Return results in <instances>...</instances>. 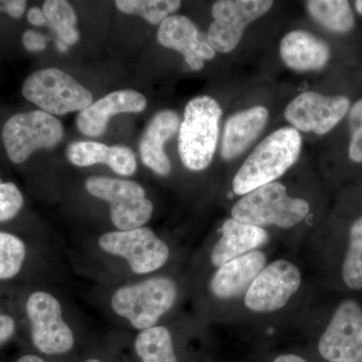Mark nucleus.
<instances>
[{"label":"nucleus","mask_w":362,"mask_h":362,"mask_svg":"<svg viewBox=\"0 0 362 362\" xmlns=\"http://www.w3.org/2000/svg\"><path fill=\"white\" fill-rule=\"evenodd\" d=\"M134 347L141 362H178L173 337L164 326L142 330L136 337Z\"/></svg>","instance_id":"5701e85b"},{"label":"nucleus","mask_w":362,"mask_h":362,"mask_svg":"<svg viewBox=\"0 0 362 362\" xmlns=\"http://www.w3.org/2000/svg\"><path fill=\"white\" fill-rule=\"evenodd\" d=\"M16 362H45L42 361L40 357L37 356H33V354H28V356H25L21 357L20 359H18Z\"/></svg>","instance_id":"f704fd0d"},{"label":"nucleus","mask_w":362,"mask_h":362,"mask_svg":"<svg viewBox=\"0 0 362 362\" xmlns=\"http://www.w3.org/2000/svg\"><path fill=\"white\" fill-rule=\"evenodd\" d=\"M310 211L308 202L287 194L282 183L271 182L252 190L235 202L233 218L255 226H276L290 228Z\"/></svg>","instance_id":"7ed1b4c3"},{"label":"nucleus","mask_w":362,"mask_h":362,"mask_svg":"<svg viewBox=\"0 0 362 362\" xmlns=\"http://www.w3.org/2000/svg\"><path fill=\"white\" fill-rule=\"evenodd\" d=\"M28 21L30 25L35 26H42L47 25V18L44 13V11L40 9V7H32L28 11Z\"/></svg>","instance_id":"473e14b6"},{"label":"nucleus","mask_w":362,"mask_h":362,"mask_svg":"<svg viewBox=\"0 0 362 362\" xmlns=\"http://www.w3.org/2000/svg\"><path fill=\"white\" fill-rule=\"evenodd\" d=\"M28 101L51 115L83 111L93 103V95L66 71L44 69L32 74L23 85Z\"/></svg>","instance_id":"39448f33"},{"label":"nucleus","mask_w":362,"mask_h":362,"mask_svg":"<svg viewBox=\"0 0 362 362\" xmlns=\"http://www.w3.org/2000/svg\"><path fill=\"white\" fill-rule=\"evenodd\" d=\"M302 148V137L293 127L271 133L256 147L233 180V192L246 195L259 187L274 182L294 165Z\"/></svg>","instance_id":"f257e3e1"},{"label":"nucleus","mask_w":362,"mask_h":362,"mask_svg":"<svg viewBox=\"0 0 362 362\" xmlns=\"http://www.w3.org/2000/svg\"><path fill=\"white\" fill-rule=\"evenodd\" d=\"M329 362H362V309L356 301L340 304L319 341Z\"/></svg>","instance_id":"9b49d317"},{"label":"nucleus","mask_w":362,"mask_h":362,"mask_svg":"<svg viewBox=\"0 0 362 362\" xmlns=\"http://www.w3.org/2000/svg\"><path fill=\"white\" fill-rule=\"evenodd\" d=\"M98 243L103 251L125 259L131 270L139 275L158 270L169 258L168 245L143 226L104 233Z\"/></svg>","instance_id":"6e6552de"},{"label":"nucleus","mask_w":362,"mask_h":362,"mask_svg":"<svg viewBox=\"0 0 362 362\" xmlns=\"http://www.w3.org/2000/svg\"><path fill=\"white\" fill-rule=\"evenodd\" d=\"M63 137L62 123L42 110L16 114L2 129L7 156L16 164L23 163L37 150L54 148Z\"/></svg>","instance_id":"423d86ee"},{"label":"nucleus","mask_w":362,"mask_h":362,"mask_svg":"<svg viewBox=\"0 0 362 362\" xmlns=\"http://www.w3.org/2000/svg\"><path fill=\"white\" fill-rule=\"evenodd\" d=\"M221 115V107L214 98L199 96L188 102L178 130V152L189 170H204L213 161Z\"/></svg>","instance_id":"f03ea898"},{"label":"nucleus","mask_w":362,"mask_h":362,"mask_svg":"<svg viewBox=\"0 0 362 362\" xmlns=\"http://www.w3.org/2000/svg\"><path fill=\"white\" fill-rule=\"evenodd\" d=\"M26 255L25 243L11 233L0 232V280L18 275Z\"/></svg>","instance_id":"bb28decb"},{"label":"nucleus","mask_w":362,"mask_h":362,"mask_svg":"<svg viewBox=\"0 0 362 362\" xmlns=\"http://www.w3.org/2000/svg\"><path fill=\"white\" fill-rule=\"evenodd\" d=\"M157 40L166 49L181 52L187 65L194 71H201L204 62L216 57V51L194 21L180 14L168 16L162 21L157 33Z\"/></svg>","instance_id":"4468645a"},{"label":"nucleus","mask_w":362,"mask_h":362,"mask_svg":"<svg viewBox=\"0 0 362 362\" xmlns=\"http://www.w3.org/2000/svg\"><path fill=\"white\" fill-rule=\"evenodd\" d=\"M221 232L223 235L211 252V262L218 268L230 259L252 252L268 240V233L264 228L240 223L235 218L226 220Z\"/></svg>","instance_id":"412c9836"},{"label":"nucleus","mask_w":362,"mask_h":362,"mask_svg":"<svg viewBox=\"0 0 362 362\" xmlns=\"http://www.w3.org/2000/svg\"><path fill=\"white\" fill-rule=\"evenodd\" d=\"M146 106V98L141 93L134 90H115L80 112L78 129L88 137H99L106 131L111 117L122 113H140Z\"/></svg>","instance_id":"2eb2a0df"},{"label":"nucleus","mask_w":362,"mask_h":362,"mask_svg":"<svg viewBox=\"0 0 362 362\" xmlns=\"http://www.w3.org/2000/svg\"><path fill=\"white\" fill-rule=\"evenodd\" d=\"M342 277L350 289H362V218H357L350 228L349 246L343 263Z\"/></svg>","instance_id":"a878e982"},{"label":"nucleus","mask_w":362,"mask_h":362,"mask_svg":"<svg viewBox=\"0 0 362 362\" xmlns=\"http://www.w3.org/2000/svg\"><path fill=\"white\" fill-rule=\"evenodd\" d=\"M42 11L47 25L58 35L59 40L66 45H75L80 40L76 25L77 16L68 1L47 0L44 2Z\"/></svg>","instance_id":"b1692460"},{"label":"nucleus","mask_w":362,"mask_h":362,"mask_svg":"<svg viewBox=\"0 0 362 362\" xmlns=\"http://www.w3.org/2000/svg\"><path fill=\"white\" fill-rule=\"evenodd\" d=\"M349 109L350 100L347 97L304 92L286 107L284 116L298 131L324 135L342 120Z\"/></svg>","instance_id":"ddd939ff"},{"label":"nucleus","mask_w":362,"mask_h":362,"mask_svg":"<svg viewBox=\"0 0 362 362\" xmlns=\"http://www.w3.org/2000/svg\"><path fill=\"white\" fill-rule=\"evenodd\" d=\"M268 109L255 106L228 119L221 140V154L225 160L237 158L261 135L268 123Z\"/></svg>","instance_id":"a211bd4d"},{"label":"nucleus","mask_w":362,"mask_h":362,"mask_svg":"<svg viewBox=\"0 0 362 362\" xmlns=\"http://www.w3.org/2000/svg\"><path fill=\"white\" fill-rule=\"evenodd\" d=\"M26 314L32 324L33 345L47 356L64 354L73 349L75 338L64 321L62 306L52 294L37 291L28 298Z\"/></svg>","instance_id":"1a4fd4ad"},{"label":"nucleus","mask_w":362,"mask_h":362,"mask_svg":"<svg viewBox=\"0 0 362 362\" xmlns=\"http://www.w3.org/2000/svg\"><path fill=\"white\" fill-rule=\"evenodd\" d=\"M26 4L25 0H0V11H4L13 18H20L25 13Z\"/></svg>","instance_id":"7c9ffc66"},{"label":"nucleus","mask_w":362,"mask_h":362,"mask_svg":"<svg viewBox=\"0 0 362 362\" xmlns=\"http://www.w3.org/2000/svg\"><path fill=\"white\" fill-rule=\"evenodd\" d=\"M68 47L69 45L64 44V42H61V40H58V42H57V49H58L59 52H66L68 51Z\"/></svg>","instance_id":"c9c22d12"},{"label":"nucleus","mask_w":362,"mask_h":362,"mask_svg":"<svg viewBox=\"0 0 362 362\" xmlns=\"http://www.w3.org/2000/svg\"><path fill=\"white\" fill-rule=\"evenodd\" d=\"M350 139L349 158L362 163V99L358 100L349 111Z\"/></svg>","instance_id":"c85d7f7f"},{"label":"nucleus","mask_w":362,"mask_h":362,"mask_svg":"<svg viewBox=\"0 0 362 362\" xmlns=\"http://www.w3.org/2000/svg\"><path fill=\"white\" fill-rule=\"evenodd\" d=\"M274 362H308L302 358V357L294 356V354H284V356H278Z\"/></svg>","instance_id":"72a5a7b5"},{"label":"nucleus","mask_w":362,"mask_h":362,"mask_svg":"<svg viewBox=\"0 0 362 362\" xmlns=\"http://www.w3.org/2000/svg\"><path fill=\"white\" fill-rule=\"evenodd\" d=\"M16 331V322L13 317L0 314V345L11 339Z\"/></svg>","instance_id":"2f4dec72"},{"label":"nucleus","mask_w":362,"mask_h":362,"mask_svg":"<svg viewBox=\"0 0 362 362\" xmlns=\"http://www.w3.org/2000/svg\"><path fill=\"white\" fill-rule=\"evenodd\" d=\"M66 156L74 165L80 168L105 164L123 176L134 175L137 170L134 152L122 145L109 147L99 142H74L66 150Z\"/></svg>","instance_id":"aec40b11"},{"label":"nucleus","mask_w":362,"mask_h":362,"mask_svg":"<svg viewBox=\"0 0 362 362\" xmlns=\"http://www.w3.org/2000/svg\"><path fill=\"white\" fill-rule=\"evenodd\" d=\"M263 252L252 251L220 267L211 281V291L218 299H233L247 293L255 279L265 269Z\"/></svg>","instance_id":"dca6fc26"},{"label":"nucleus","mask_w":362,"mask_h":362,"mask_svg":"<svg viewBox=\"0 0 362 362\" xmlns=\"http://www.w3.org/2000/svg\"><path fill=\"white\" fill-rule=\"evenodd\" d=\"M85 185L90 195L110 204L111 221L119 230L142 228L151 218L153 204L137 182L93 176Z\"/></svg>","instance_id":"0eeeda50"},{"label":"nucleus","mask_w":362,"mask_h":362,"mask_svg":"<svg viewBox=\"0 0 362 362\" xmlns=\"http://www.w3.org/2000/svg\"><path fill=\"white\" fill-rule=\"evenodd\" d=\"M85 362H101V361H98V359H89V361H87Z\"/></svg>","instance_id":"4c0bfd02"},{"label":"nucleus","mask_w":362,"mask_h":362,"mask_svg":"<svg viewBox=\"0 0 362 362\" xmlns=\"http://www.w3.org/2000/svg\"><path fill=\"white\" fill-rule=\"evenodd\" d=\"M23 206V197L18 187L0 180V223L13 220Z\"/></svg>","instance_id":"cd10ccee"},{"label":"nucleus","mask_w":362,"mask_h":362,"mask_svg":"<svg viewBox=\"0 0 362 362\" xmlns=\"http://www.w3.org/2000/svg\"><path fill=\"white\" fill-rule=\"evenodd\" d=\"M47 39L45 35L35 30H26L23 35V47L28 52H39L45 51L47 47Z\"/></svg>","instance_id":"c756f323"},{"label":"nucleus","mask_w":362,"mask_h":362,"mask_svg":"<svg viewBox=\"0 0 362 362\" xmlns=\"http://www.w3.org/2000/svg\"><path fill=\"white\" fill-rule=\"evenodd\" d=\"M177 297L175 283L168 278H150L119 288L111 300L117 315L124 317L136 329L153 327L170 310Z\"/></svg>","instance_id":"20e7f679"},{"label":"nucleus","mask_w":362,"mask_h":362,"mask_svg":"<svg viewBox=\"0 0 362 362\" xmlns=\"http://www.w3.org/2000/svg\"><path fill=\"white\" fill-rule=\"evenodd\" d=\"M354 4H356L357 13L362 16V0H357V1L354 2Z\"/></svg>","instance_id":"e433bc0d"},{"label":"nucleus","mask_w":362,"mask_h":362,"mask_svg":"<svg viewBox=\"0 0 362 362\" xmlns=\"http://www.w3.org/2000/svg\"><path fill=\"white\" fill-rule=\"evenodd\" d=\"M180 117L173 110L158 112L150 120L140 140L141 160L156 175L170 173L171 162L164 150V145L176 134L180 127Z\"/></svg>","instance_id":"f3484780"},{"label":"nucleus","mask_w":362,"mask_h":362,"mask_svg":"<svg viewBox=\"0 0 362 362\" xmlns=\"http://www.w3.org/2000/svg\"><path fill=\"white\" fill-rule=\"evenodd\" d=\"M301 274L296 266L279 259L255 279L245 296V305L257 313L280 310L299 290Z\"/></svg>","instance_id":"f8f14e48"},{"label":"nucleus","mask_w":362,"mask_h":362,"mask_svg":"<svg viewBox=\"0 0 362 362\" xmlns=\"http://www.w3.org/2000/svg\"><path fill=\"white\" fill-rule=\"evenodd\" d=\"M115 4L122 13L141 16L151 25H160L181 6L178 0H118Z\"/></svg>","instance_id":"393cba45"},{"label":"nucleus","mask_w":362,"mask_h":362,"mask_svg":"<svg viewBox=\"0 0 362 362\" xmlns=\"http://www.w3.org/2000/svg\"><path fill=\"white\" fill-rule=\"evenodd\" d=\"M280 56L285 65L292 70L318 71L329 62L330 49L316 35L296 30L288 33L281 40Z\"/></svg>","instance_id":"6ab92c4d"},{"label":"nucleus","mask_w":362,"mask_h":362,"mask_svg":"<svg viewBox=\"0 0 362 362\" xmlns=\"http://www.w3.org/2000/svg\"><path fill=\"white\" fill-rule=\"evenodd\" d=\"M271 0H220L211 8L214 21L206 39L214 51L226 54L240 44L245 30L270 11Z\"/></svg>","instance_id":"9d476101"},{"label":"nucleus","mask_w":362,"mask_h":362,"mask_svg":"<svg viewBox=\"0 0 362 362\" xmlns=\"http://www.w3.org/2000/svg\"><path fill=\"white\" fill-rule=\"evenodd\" d=\"M305 6L312 18L330 32L346 33L356 25L354 11L345 0H310Z\"/></svg>","instance_id":"4be33fe9"}]
</instances>
